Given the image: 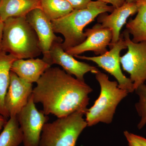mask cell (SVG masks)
Here are the masks:
<instances>
[{"mask_svg":"<svg viewBox=\"0 0 146 146\" xmlns=\"http://www.w3.org/2000/svg\"><path fill=\"white\" fill-rule=\"evenodd\" d=\"M33 90L34 102L42 104L45 115L63 117L80 111L85 115L93 89L84 81L74 78L58 67H50Z\"/></svg>","mask_w":146,"mask_h":146,"instance_id":"obj_1","label":"cell"},{"mask_svg":"<svg viewBox=\"0 0 146 146\" xmlns=\"http://www.w3.org/2000/svg\"><path fill=\"white\" fill-rule=\"evenodd\" d=\"M115 9L112 5L98 1H91L86 8L74 9L67 15L51 21L54 33L64 37L61 46L65 51L81 44L86 37L84 29L101 13L110 12Z\"/></svg>","mask_w":146,"mask_h":146,"instance_id":"obj_2","label":"cell"},{"mask_svg":"<svg viewBox=\"0 0 146 146\" xmlns=\"http://www.w3.org/2000/svg\"><path fill=\"white\" fill-rule=\"evenodd\" d=\"M3 22L1 50L17 59L35 58L42 53L36 33L26 17H11Z\"/></svg>","mask_w":146,"mask_h":146,"instance_id":"obj_3","label":"cell"},{"mask_svg":"<svg viewBox=\"0 0 146 146\" xmlns=\"http://www.w3.org/2000/svg\"><path fill=\"white\" fill-rule=\"evenodd\" d=\"M96 78L100 86V92L93 106L85 113L88 127L100 122L111 123L118 105L129 94L119 87L117 82L110 81L108 76L100 71L96 74Z\"/></svg>","mask_w":146,"mask_h":146,"instance_id":"obj_4","label":"cell"},{"mask_svg":"<svg viewBox=\"0 0 146 146\" xmlns=\"http://www.w3.org/2000/svg\"><path fill=\"white\" fill-rule=\"evenodd\" d=\"M84 115L77 111L52 122L46 123L39 146H76L79 136L87 126Z\"/></svg>","mask_w":146,"mask_h":146,"instance_id":"obj_5","label":"cell"},{"mask_svg":"<svg viewBox=\"0 0 146 146\" xmlns=\"http://www.w3.org/2000/svg\"><path fill=\"white\" fill-rule=\"evenodd\" d=\"M122 34L128 50L120 56V63L123 70L130 75L135 91L142 84H146V42H133L126 29Z\"/></svg>","mask_w":146,"mask_h":146,"instance_id":"obj_6","label":"cell"},{"mask_svg":"<svg viewBox=\"0 0 146 146\" xmlns=\"http://www.w3.org/2000/svg\"><path fill=\"white\" fill-rule=\"evenodd\" d=\"M109 46L110 50L101 55L91 57L76 55L74 57L96 63L99 67L115 78L120 88L126 90L129 93H132L135 91L133 84L130 78L123 74L121 68L120 53L123 50L127 48L123 35L121 34L117 42Z\"/></svg>","mask_w":146,"mask_h":146,"instance_id":"obj_7","label":"cell"},{"mask_svg":"<svg viewBox=\"0 0 146 146\" xmlns=\"http://www.w3.org/2000/svg\"><path fill=\"white\" fill-rule=\"evenodd\" d=\"M43 111L36 109L32 95L17 115L23 133L24 146H39L42 129L49 118Z\"/></svg>","mask_w":146,"mask_h":146,"instance_id":"obj_8","label":"cell"},{"mask_svg":"<svg viewBox=\"0 0 146 146\" xmlns=\"http://www.w3.org/2000/svg\"><path fill=\"white\" fill-rule=\"evenodd\" d=\"M26 18L34 30L39 39L43 54V59L50 64V52L52 46L55 42L63 43V39L59 36H56L53 30L51 21L41 9L36 8L31 11Z\"/></svg>","mask_w":146,"mask_h":146,"instance_id":"obj_9","label":"cell"},{"mask_svg":"<svg viewBox=\"0 0 146 146\" xmlns=\"http://www.w3.org/2000/svg\"><path fill=\"white\" fill-rule=\"evenodd\" d=\"M86 38L81 44L65 51L74 56L87 51H92L98 56L104 54L112 41V31L100 23L96 24L91 28L84 32Z\"/></svg>","mask_w":146,"mask_h":146,"instance_id":"obj_10","label":"cell"},{"mask_svg":"<svg viewBox=\"0 0 146 146\" xmlns=\"http://www.w3.org/2000/svg\"><path fill=\"white\" fill-rule=\"evenodd\" d=\"M33 90V84L24 81L10 71V82L5 98V105L9 117L17 116L21 112L27 104Z\"/></svg>","mask_w":146,"mask_h":146,"instance_id":"obj_11","label":"cell"},{"mask_svg":"<svg viewBox=\"0 0 146 146\" xmlns=\"http://www.w3.org/2000/svg\"><path fill=\"white\" fill-rule=\"evenodd\" d=\"M50 53L51 65L54 64L60 65L66 73L74 76L76 78L82 81H84V76L86 73L96 74L100 71L95 66L77 60L74 56L63 50L60 42L54 43Z\"/></svg>","mask_w":146,"mask_h":146,"instance_id":"obj_12","label":"cell"},{"mask_svg":"<svg viewBox=\"0 0 146 146\" xmlns=\"http://www.w3.org/2000/svg\"><path fill=\"white\" fill-rule=\"evenodd\" d=\"M139 1L125 2L121 6L115 8L110 14L107 13H102L97 17V21L99 23L112 31V38L110 45L113 44L119 41L121 30L127 23L128 18L137 13Z\"/></svg>","mask_w":146,"mask_h":146,"instance_id":"obj_13","label":"cell"},{"mask_svg":"<svg viewBox=\"0 0 146 146\" xmlns=\"http://www.w3.org/2000/svg\"><path fill=\"white\" fill-rule=\"evenodd\" d=\"M51 66L43 59H17L11 65V71L24 81L33 84L36 83L42 75Z\"/></svg>","mask_w":146,"mask_h":146,"instance_id":"obj_14","label":"cell"},{"mask_svg":"<svg viewBox=\"0 0 146 146\" xmlns=\"http://www.w3.org/2000/svg\"><path fill=\"white\" fill-rule=\"evenodd\" d=\"M41 9L40 0H1L0 20L11 17H26L31 11Z\"/></svg>","mask_w":146,"mask_h":146,"instance_id":"obj_15","label":"cell"},{"mask_svg":"<svg viewBox=\"0 0 146 146\" xmlns=\"http://www.w3.org/2000/svg\"><path fill=\"white\" fill-rule=\"evenodd\" d=\"M17 59L12 56L0 50V114L8 119L9 117L5 105V98L9 82L11 65Z\"/></svg>","mask_w":146,"mask_h":146,"instance_id":"obj_16","label":"cell"},{"mask_svg":"<svg viewBox=\"0 0 146 146\" xmlns=\"http://www.w3.org/2000/svg\"><path fill=\"white\" fill-rule=\"evenodd\" d=\"M136 13L135 18H131L127 23L126 29L132 35L133 42H146V0L139 1Z\"/></svg>","mask_w":146,"mask_h":146,"instance_id":"obj_17","label":"cell"},{"mask_svg":"<svg viewBox=\"0 0 146 146\" xmlns=\"http://www.w3.org/2000/svg\"><path fill=\"white\" fill-rule=\"evenodd\" d=\"M0 134V146H18L23 142V136L17 116L9 117Z\"/></svg>","mask_w":146,"mask_h":146,"instance_id":"obj_18","label":"cell"},{"mask_svg":"<svg viewBox=\"0 0 146 146\" xmlns=\"http://www.w3.org/2000/svg\"><path fill=\"white\" fill-rule=\"evenodd\" d=\"M40 5L41 9L51 21L63 17L74 10L64 0H40Z\"/></svg>","mask_w":146,"mask_h":146,"instance_id":"obj_19","label":"cell"},{"mask_svg":"<svg viewBox=\"0 0 146 146\" xmlns=\"http://www.w3.org/2000/svg\"><path fill=\"white\" fill-rule=\"evenodd\" d=\"M135 91L139 97L138 101L135 104V108L141 118L137 127L141 129L146 124V84H142Z\"/></svg>","mask_w":146,"mask_h":146,"instance_id":"obj_20","label":"cell"},{"mask_svg":"<svg viewBox=\"0 0 146 146\" xmlns=\"http://www.w3.org/2000/svg\"><path fill=\"white\" fill-rule=\"evenodd\" d=\"M124 135L126 138L129 146H146L145 138L125 131Z\"/></svg>","mask_w":146,"mask_h":146,"instance_id":"obj_21","label":"cell"},{"mask_svg":"<svg viewBox=\"0 0 146 146\" xmlns=\"http://www.w3.org/2000/svg\"><path fill=\"white\" fill-rule=\"evenodd\" d=\"M69 3L74 9H80L86 8L91 0H64Z\"/></svg>","mask_w":146,"mask_h":146,"instance_id":"obj_22","label":"cell"},{"mask_svg":"<svg viewBox=\"0 0 146 146\" xmlns=\"http://www.w3.org/2000/svg\"><path fill=\"white\" fill-rule=\"evenodd\" d=\"M100 1L111 4L115 8H118L125 3V0H97Z\"/></svg>","mask_w":146,"mask_h":146,"instance_id":"obj_23","label":"cell"},{"mask_svg":"<svg viewBox=\"0 0 146 146\" xmlns=\"http://www.w3.org/2000/svg\"><path fill=\"white\" fill-rule=\"evenodd\" d=\"M7 120V119L0 114V131L2 128L4 126L5 124L6 123Z\"/></svg>","mask_w":146,"mask_h":146,"instance_id":"obj_24","label":"cell"},{"mask_svg":"<svg viewBox=\"0 0 146 146\" xmlns=\"http://www.w3.org/2000/svg\"><path fill=\"white\" fill-rule=\"evenodd\" d=\"M4 22L0 21V50H1L2 40L3 29Z\"/></svg>","mask_w":146,"mask_h":146,"instance_id":"obj_25","label":"cell"},{"mask_svg":"<svg viewBox=\"0 0 146 146\" xmlns=\"http://www.w3.org/2000/svg\"><path fill=\"white\" fill-rule=\"evenodd\" d=\"M140 1L141 0H125V2L127 3H136Z\"/></svg>","mask_w":146,"mask_h":146,"instance_id":"obj_26","label":"cell"},{"mask_svg":"<svg viewBox=\"0 0 146 146\" xmlns=\"http://www.w3.org/2000/svg\"><path fill=\"white\" fill-rule=\"evenodd\" d=\"M145 141H146V138H145Z\"/></svg>","mask_w":146,"mask_h":146,"instance_id":"obj_27","label":"cell"},{"mask_svg":"<svg viewBox=\"0 0 146 146\" xmlns=\"http://www.w3.org/2000/svg\"><path fill=\"white\" fill-rule=\"evenodd\" d=\"M1 0H0V2H1Z\"/></svg>","mask_w":146,"mask_h":146,"instance_id":"obj_28","label":"cell"},{"mask_svg":"<svg viewBox=\"0 0 146 146\" xmlns=\"http://www.w3.org/2000/svg\"><path fill=\"white\" fill-rule=\"evenodd\" d=\"M0 21H1V20H0Z\"/></svg>","mask_w":146,"mask_h":146,"instance_id":"obj_29","label":"cell"}]
</instances>
